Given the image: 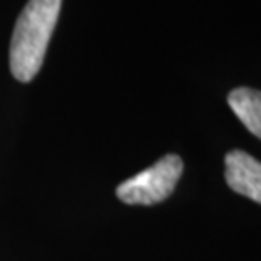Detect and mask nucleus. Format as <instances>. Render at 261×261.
I'll use <instances>...</instances> for the list:
<instances>
[{
	"label": "nucleus",
	"instance_id": "obj_1",
	"mask_svg": "<svg viewBox=\"0 0 261 261\" xmlns=\"http://www.w3.org/2000/svg\"><path fill=\"white\" fill-rule=\"evenodd\" d=\"M63 0H29L20 12L10 41V71L27 83L42 66Z\"/></svg>",
	"mask_w": 261,
	"mask_h": 261
},
{
	"label": "nucleus",
	"instance_id": "obj_4",
	"mask_svg": "<svg viewBox=\"0 0 261 261\" xmlns=\"http://www.w3.org/2000/svg\"><path fill=\"white\" fill-rule=\"evenodd\" d=\"M227 103L241 123L261 140V91L253 88H236L227 94Z\"/></svg>",
	"mask_w": 261,
	"mask_h": 261
},
{
	"label": "nucleus",
	"instance_id": "obj_3",
	"mask_svg": "<svg viewBox=\"0 0 261 261\" xmlns=\"http://www.w3.org/2000/svg\"><path fill=\"white\" fill-rule=\"evenodd\" d=\"M226 182L232 191L261 204V162L243 150L226 153Z\"/></svg>",
	"mask_w": 261,
	"mask_h": 261
},
{
	"label": "nucleus",
	"instance_id": "obj_2",
	"mask_svg": "<svg viewBox=\"0 0 261 261\" xmlns=\"http://www.w3.org/2000/svg\"><path fill=\"white\" fill-rule=\"evenodd\" d=\"M184 164L182 159L170 153L155 162L116 189V196L125 204L152 205L167 199L180 179Z\"/></svg>",
	"mask_w": 261,
	"mask_h": 261
}]
</instances>
